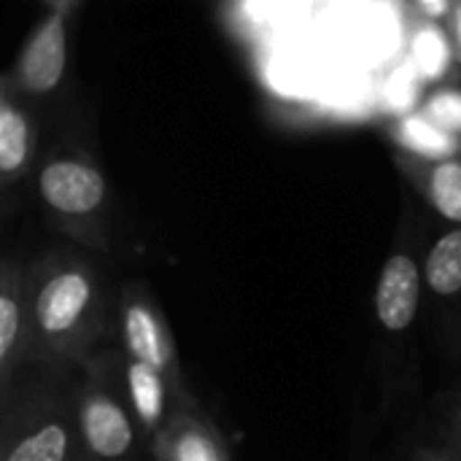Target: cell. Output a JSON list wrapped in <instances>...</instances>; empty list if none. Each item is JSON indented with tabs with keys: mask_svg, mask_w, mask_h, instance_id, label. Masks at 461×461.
Segmentation results:
<instances>
[{
	"mask_svg": "<svg viewBox=\"0 0 461 461\" xmlns=\"http://www.w3.org/2000/svg\"><path fill=\"white\" fill-rule=\"evenodd\" d=\"M95 303L97 294L92 276L78 265H62L49 273L32 294L35 332L49 346L65 348V343L86 330Z\"/></svg>",
	"mask_w": 461,
	"mask_h": 461,
	"instance_id": "1",
	"label": "cell"
},
{
	"mask_svg": "<svg viewBox=\"0 0 461 461\" xmlns=\"http://www.w3.org/2000/svg\"><path fill=\"white\" fill-rule=\"evenodd\" d=\"M43 203L62 216H89L105 200V181L97 167L81 159H51L38 173Z\"/></svg>",
	"mask_w": 461,
	"mask_h": 461,
	"instance_id": "2",
	"label": "cell"
},
{
	"mask_svg": "<svg viewBox=\"0 0 461 461\" xmlns=\"http://www.w3.org/2000/svg\"><path fill=\"white\" fill-rule=\"evenodd\" d=\"M65 65H68L65 14L57 11V14L46 16L27 38L24 51L16 65L19 84L30 95H46L62 81Z\"/></svg>",
	"mask_w": 461,
	"mask_h": 461,
	"instance_id": "3",
	"label": "cell"
},
{
	"mask_svg": "<svg viewBox=\"0 0 461 461\" xmlns=\"http://www.w3.org/2000/svg\"><path fill=\"white\" fill-rule=\"evenodd\" d=\"M421 281L424 278L411 257L394 254L386 259L375 289V313L389 332H402L416 321Z\"/></svg>",
	"mask_w": 461,
	"mask_h": 461,
	"instance_id": "4",
	"label": "cell"
},
{
	"mask_svg": "<svg viewBox=\"0 0 461 461\" xmlns=\"http://www.w3.org/2000/svg\"><path fill=\"white\" fill-rule=\"evenodd\" d=\"M78 419L89 451L100 459H122L135 443V429L127 413L103 392H89L81 400Z\"/></svg>",
	"mask_w": 461,
	"mask_h": 461,
	"instance_id": "5",
	"label": "cell"
},
{
	"mask_svg": "<svg viewBox=\"0 0 461 461\" xmlns=\"http://www.w3.org/2000/svg\"><path fill=\"white\" fill-rule=\"evenodd\" d=\"M122 332H124V346L132 362H140L162 375L170 373V365H173L170 340L151 305L127 300L122 308Z\"/></svg>",
	"mask_w": 461,
	"mask_h": 461,
	"instance_id": "6",
	"label": "cell"
},
{
	"mask_svg": "<svg viewBox=\"0 0 461 461\" xmlns=\"http://www.w3.org/2000/svg\"><path fill=\"white\" fill-rule=\"evenodd\" d=\"M70 454V429L65 421L49 419L32 427L24 438H19L3 461H68Z\"/></svg>",
	"mask_w": 461,
	"mask_h": 461,
	"instance_id": "7",
	"label": "cell"
},
{
	"mask_svg": "<svg viewBox=\"0 0 461 461\" xmlns=\"http://www.w3.org/2000/svg\"><path fill=\"white\" fill-rule=\"evenodd\" d=\"M127 389H130V400H132L138 421L154 432L165 416V378H162V373H157L140 362H130L127 365Z\"/></svg>",
	"mask_w": 461,
	"mask_h": 461,
	"instance_id": "8",
	"label": "cell"
},
{
	"mask_svg": "<svg viewBox=\"0 0 461 461\" xmlns=\"http://www.w3.org/2000/svg\"><path fill=\"white\" fill-rule=\"evenodd\" d=\"M427 286L440 297H454L461 292V230L446 232L429 251L424 265Z\"/></svg>",
	"mask_w": 461,
	"mask_h": 461,
	"instance_id": "9",
	"label": "cell"
},
{
	"mask_svg": "<svg viewBox=\"0 0 461 461\" xmlns=\"http://www.w3.org/2000/svg\"><path fill=\"white\" fill-rule=\"evenodd\" d=\"M30 157V124L24 113L11 103H0V173L11 181Z\"/></svg>",
	"mask_w": 461,
	"mask_h": 461,
	"instance_id": "10",
	"label": "cell"
},
{
	"mask_svg": "<svg viewBox=\"0 0 461 461\" xmlns=\"http://www.w3.org/2000/svg\"><path fill=\"white\" fill-rule=\"evenodd\" d=\"M165 459L167 461H227L224 451L219 448L216 438L192 419H178L170 427L165 440Z\"/></svg>",
	"mask_w": 461,
	"mask_h": 461,
	"instance_id": "11",
	"label": "cell"
},
{
	"mask_svg": "<svg viewBox=\"0 0 461 461\" xmlns=\"http://www.w3.org/2000/svg\"><path fill=\"white\" fill-rule=\"evenodd\" d=\"M400 140L419 157L424 159H454V151L459 149L456 138L446 130H440L438 124H432L424 113H411L402 119L400 124Z\"/></svg>",
	"mask_w": 461,
	"mask_h": 461,
	"instance_id": "12",
	"label": "cell"
},
{
	"mask_svg": "<svg viewBox=\"0 0 461 461\" xmlns=\"http://www.w3.org/2000/svg\"><path fill=\"white\" fill-rule=\"evenodd\" d=\"M451 59L454 46L435 22H427L413 32V68L424 78H443L451 68Z\"/></svg>",
	"mask_w": 461,
	"mask_h": 461,
	"instance_id": "13",
	"label": "cell"
},
{
	"mask_svg": "<svg viewBox=\"0 0 461 461\" xmlns=\"http://www.w3.org/2000/svg\"><path fill=\"white\" fill-rule=\"evenodd\" d=\"M427 192H429V203L443 219L461 221V162L456 159L438 162L429 170Z\"/></svg>",
	"mask_w": 461,
	"mask_h": 461,
	"instance_id": "14",
	"label": "cell"
},
{
	"mask_svg": "<svg viewBox=\"0 0 461 461\" xmlns=\"http://www.w3.org/2000/svg\"><path fill=\"white\" fill-rule=\"evenodd\" d=\"M19 338H22V305L11 284L5 281L0 294V365L5 375L11 370L14 351L19 348Z\"/></svg>",
	"mask_w": 461,
	"mask_h": 461,
	"instance_id": "15",
	"label": "cell"
},
{
	"mask_svg": "<svg viewBox=\"0 0 461 461\" xmlns=\"http://www.w3.org/2000/svg\"><path fill=\"white\" fill-rule=\"evenodd\" d=\"M424 116L438 124L440 130L459 135L461 132V92L459 89H440L429 97Z\"/></svg>",
	"mask_w": 461,
	"mask_h": 461,
	"instance_id": "16",
	"label": "cell"
},
{
	"mask_svg": "<svg viewBox=\"0 0 461 461\" xmlns=\"http://www.w3.org/2000/svg\"><path fill=\"white\" fill-rule=\"evenodd\" d=\"M419 8H421L427 16H432V22H435V19H443L446 14L454 11V5L446 3V0H424V3H419Z\"/></svg>",
	"mask_w": 461,
	"mask_h": 461,
	"instance_id": "17",
	"label": "cell"
},
{
	"mask_svg": "<svg viewBox=\"0 0 461 461\" xmlns=\"http://www.w3.org/2000/svg\"><path fill=\"white\" fill-rule=\"evenodd\" d=\"M451 32H454V49L461 57V3H456L451 11Z\"/></svg>",
	"mask_w": 461,
	"mask_h": 461,
	"instance_id": "18",
	"label": "cell"
},
{
	"mask_svg": "<svg viewBox=\"0 0 461 461\" xmlns=\"http://www.w3.org/2000/svg\"><path fill=\"white\" fill-rule=\"evenodd\" d=\"M435 461H448V459H435Z\"/></svg>",
	"mask_w": 461,
	"mask_h": 461,
	"instance_id": "19",
	"label": "cell"
}]
</instances>
